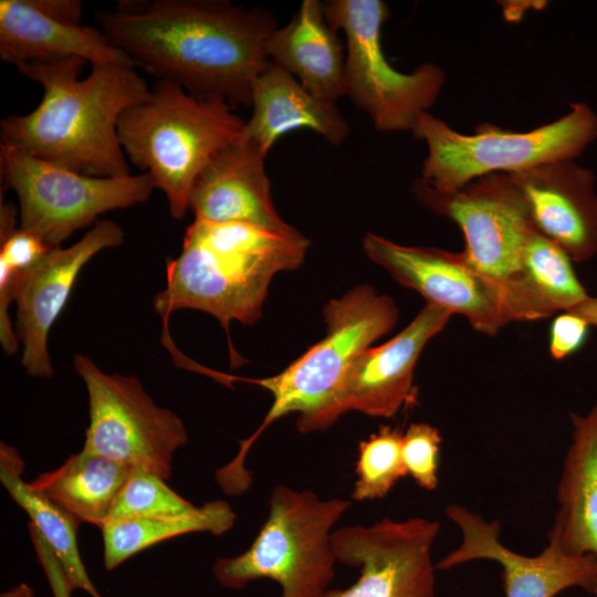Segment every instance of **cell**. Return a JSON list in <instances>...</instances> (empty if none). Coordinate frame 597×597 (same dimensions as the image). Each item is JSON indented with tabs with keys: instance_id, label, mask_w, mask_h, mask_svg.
<instances>
[{
	"instance_id": "6da1fadb",
	"label": "cell",
	"mask_w": 597,
	"mask_h": 597,
	"mask_svg": "<svg viewBox=\"0 0 597 597\" xmlns=\"http://www.w3.org/2000/svg\"><path fill=\"white\" fill-rule=\"evenodd\" d=\"M100 30L134 63L199 98L251 105L270 60L272 13L229 1H125L95 15Z\"/></svg>"
},
{
	"instance_id": "7a4b0ae2",
	"label": "cell",
	"mask_w": 597,
	"mask_h": 597,
	"mask_svg": "<svg viewBox=\"0 0 597 597\" xmlns=\"http://www.w3.org/2000/svg\"><path fill=\"white\" fill-rule=\"evenodd\" d=\"M86 62L69 57L19 66L21 74L43 86L44 94L31 113L1 119L2 143L86 176L130 175L117 123L150 90L134 66L118 63L92 64L81 80Z\"/></svg>"
},
{
	"instance_id": "3957f363",
	"label": "cell",
	"mask_w": 597,
	"mask_h": 597,
	"mask_svg": "<svg viewBox=\"0 0 597 597\" xmlns=\"http://www.w3.org/2000/svg\"><path fill=\"white\" fill-rule=\"evenodd\" d=\"M310 242L301 233L277 234L244 223L195 219L180 254L168 261L166 286L154 296L165 321L178 310H198L216 317L226 331L232 321L253 325L262 315L271 280L298 268ZM233 365L242 364L230 343Z\"/></svg>"
},
{
	"instance_id": "277c9868",
	"label": "cell",
	"mask_w": 597,
	"mask_h": 597,
	"mask_svg": "<svg viewBox=\"0 0 597 597\" xmlns=\"http://www.w3.org/2000/svg\"><path fill=\"white\" fill-rule=\"evenodd\" d=\"M326 335L277 375L233 380L255 384L270 392L272 405L261 426L240 442L235 457L216 471L228 489L242 491L252 483L245 467L250 448L275 420L297 413L296 428L302 433L326 429V418L353 360L388 333L399 318L395 302L363 284L323 307Z\"/></svg>"
},
{
	"instance_id": "5b68a950",
	"label": "cell",
	"mask_w": 597,
	"mask_h": 597,
	"mask_svg": "<svg viewBox=\"0 0 597 597\" xmlns=\"http://www.w3.org/2000/svg\"><path fill=\"white\" fill-rule=\"evenodd\" d=\"M244 123L223 98H199L159 80L146 100L123 112L117 135L130 163L153 177L171 217L180 220L196 178Z\"/></svg>"
},
{
	"instance_id": "8992f818",
	"label": "cell",
	"mask_w": 597,
	"mask_h": 597,
	"mask_svg": "<svg viewBox=\"0 0 597 597\" xmlns=\"http://www.w3.org/2000/svg\"><path fill=\"white\" fill-rule=\"evenodd\" d=\"M349 507L347 500H323L312 491L275 485L269 515L250 547L213 563L216 582L241 589L268 578L279 584L281 597H325L337 563L333 528Z\"/></svg>"
},
{
	"instance_id": "52a82bcc",
	"label": "cell",
	"mask_w": 597,
	"mask_h": 597,
	"mask_svg": "<svg viewBox=\"0 0 597 597\" xmlns=\"http://www.w3.org/2000/svg\"><path fill=\"white\" fill-rule=\"evenodd\" d=\"M569 106L566 115L530 132L482 124L472 135L458 133L425 112L411 132L428 148L420 179L448 192L486 175L515 174L546 163L574 160L596 139L597 115L584 102Z\"/></svg>"
},
{
	"instance_id": "ba28073f",
	"label": "cell",
	"mask_w": 597,
	"mask_h": 597,
	"mask_svg": "<svg viewBox=\"0 0 597 597\" xmlns=\"http://www.w3.org/2000/svg\"><path fill=\"white\" fill-rule=\"evenodd\" d=\"M323 3L329 25L346 36V95L377 130L412 132L420 115L437 101L446 81L443 70L425 63L402 73L388 62L381 45V29L389 17L384 1Z\"/></svg>"
},
{
	"instance_id": "9c48e42d",
	"label": "cell",
	"mask_w": 597,
	"mask_h": 597,
	"mask_svg": "<svg viewBox=\"0 0 597 597\" xmlns=\"http://www.w3.org/2000/svg\"><path fill=\"white\" fill-rule=\"evenodd\" d=\"M1 178L19 200L20 228L50 249L61 247L100 214L146 202L156 188L148 172L92 177L0 145Z\"/></svg>"
},
{
	"instance_id": "30bf717a",
	"label": "cell",
	"mask_w": 597,
	"mask_h": 597,
	"mask_svg": "<svg viewBox=\"0 0 597 597\" xmlns=\"http://www.w3.org/2000/svg\"><path fill=\"white\" fill-rule=\"evenodd\" d=\"M73 365L88 395L83 450L167 481L176 451L188 442L182 420L156 405L137 377L104 373L82 354Z\"/></svg>"
},
{
	"instance_id": "8fae6325",
	"label": "cell",
	"mask_w": 597,
	"mask_h": 597,
	"mask_svg": "<svg viewBox=\"0 0 597 597\" xmlns=\"http://www.w3.org/2000/svg\"><path fill=\"white\" fill-rule=\"evenodd\" d=\"M412 191L427 208L460 227L465 240V258L504 289L510 307L511 289L535 229L511 176L486 175L448 192L436 190L419 178Z\"/></svg>"
},
{
	"instance_id": "7c38bea8",
	"label": "cell",
	"mask_w": 597,
	"mask_h": 597,
	"mask_svg": "<svg viewBox=\"0 0 597 597\" xmlns=\"http://www.w3.org/2000/svg\"><path fill=\"white\" fill-rule=\"evenodd\" d=\"M440 523L427 517L381 519L335 530L337 563L360 569L358 579L325 597H436L432 546Z\"/></svg>"
},
{
	"instance_id": "4fadbf2b",
	"label": "cell",
	"mask_w": 597,
	"mask_h": 597,
	"mask_svg": "<svg viewBox=\"0 0 597 597\" xmlns=\"http://www.w3.org/2000/svg\"><path fill=\"white\" fill-rule=\"evenodd\" d=\"M363 249L396 282L418 292L427 304L464 316L480 333L494 336L513 322L504 289L463 252L402 245L371 232L364 237Z\"/></svg>"
},
{
	"instance_id": "5bb4252c",
	"label": "cell",
	"mask_w": 597,
	"mask_h": 597,
	"mask_svg": "<svg viewBox=\"0 0 597 597\" xmlns=\"http://www.w3.org/2000/svg\"><path fill=\"white\" fill-rule=\"evenodd\" d=\"M444 513L458 526L462 540L436 564L437 569L493 561L502 567L505 597H555L573 587L596 594L597 559L567 553L554 535H547L548 543L540 554L526 556L501 543L499 521H488L455 503L448 504Z\"/></svg>"
},
{
	"instance_id": "9a60e30c",
	"label": "cell",
	"mask_w": 597,
	"mask_h": 597,
	"mask_svg": "<svg viewBox=\"0 0 597 597\" xmlns=\"http://www.w3.org/2000/svg\"><path fill=\"white\" fill-rule=\"evenodd\" d=\"M124 232L112 220H101L75 244L53 248L17 284V328L22 343L21 364L36 378H51L48 349L51 327L64 308L82 268L100 251L123 243Z\"/></svg>"
},
{
	"instance_id": "2e32d148",
	"label": "cell",
	"mask_w": 597,
	"mask_h": 597,
	"mask_svg": "<svg viewBox=\"0 0 597 597\" xmlns=\"http://www.w3.org/2000/svg\"><path fill=\"white\" fill-rule=\"evenodd\" d=\"M452 314L426 304L388 342L363 350L349 366L326 418V429L347 411L391 418L413 400V373L427 343L448 324Z\"/></svg>"
},
{
	"instance_id": "e0dca14e",
	"label": "cell",
	"mask_w": 597,
	"mask_h": 597,
	"mask_svg": "<svg viewBox=\"0 0 597 597\" xmlns=\"http://www.w3.org/2000/svg\"><path fill=\"white\" fill-rule=\"evenodd\" d=\"M541 234L577 263L597 253V192L591 170L574 160L546 163L509 174Z\"/></svg>"
},
{
	"instance_id": "ac0fdd59",
	"label": "cell",
	"mask_w": 597,
	"mask_h": 597,
	"mask_svg": "<svg viewBox=\"0 0 597 597\" xmlns=\"http://www.w3.org/2000/svg\"><path fill=\"white\" fill-rule=\"evenodd\" d=\"M265 157L240 136L217 153L191 187L188 209L195 219L244 223L286 237L301 234L275 210Z\"/></svg>"
},
{
	"instance_id": "d6986e66",
	"label": "cell",
	"mask_w": 597,
	"mask_h": 597,
	"mask_svg": "<svg viewBox=\"0 0 597 597\" xmlns=\"http://www.w3.org/2000/svg\"><path fill=\"white\" fill-rule=\"evenodd\" d=\"M0 56L17 69L69 57H81L92 64L118 63L135 67L100 29L53 20L35 9L30 0L0 1Z\"/></svg>"
},
{
	"instance_id": "ffe728a7",
	"label": "cell",
	"mask_w": 597,
	"mask_h": 597,
	"mask_svg": "<svg viewBox=\"0 0 597 597\" xmlns=\"http://www.w3.org/2000/svg\"><path fill=\"white\" fill-rule=\"evenodd\" d=\"M249 121L240 137L255 145L265 156L284 134L311 129L332 145H341L349 125L335 104L307 91L293 75L273 62L252 85Z\"/></svg>"
},
{
	"instance_id": "44dd1931",
	"label": "cell",
	"mask_w": 597,
	"mask_h": 597,
	"mask_svg": "<svg viewBox=\"0 0 597 597\" xmlns=\"http://www.w3.org/2000/svg\"><path fill=\"white\" fill-rule=\"evenodd\" d=\"M336 32L325 17L323 2L303 0L293 19L271 34L268 59L312 94L334 104L346 95V54Z\"/></svg>"
},
{
	"instance_id": "7402d4cb",
	"label": "cell",
	"mask_w": 597,
	"mask_h": 597,
	"mask_svg": "<svg viewBox=\"0 0 597 597\" xmlns=\"http://www.w3.org/2000/svg\"><path fill=\"white\" fill-rule=\"evenodd\" d=\"M572 440L557 485L558 507L548 534L572 555L597 559V402L570 413Z\"/></svg>"
},
{
	"instance_id": "603a6c76",
	"label": "cell",
	"mask_w": 597,
	"mask_h": 597,
	"mask_svg": "<svg viewBox=\"0 0 597 597\" xmlns=\"http://www.w3.org/2000/svg\"><path fill=\"white\" fill-rule=\"evenodd\" d=\"M568 254L535 229L526 243L510 304L514 322L567 312L589 297Z\"/></svg>"
},
{
	"instance_id": "cb8c5ba5",
	"label": "cell",
	"mask_w": 597,
	"mask_h": 597,
	"mask_svg": "<svg viewBox=\"0 0 597 597\" xmlns=\"http://www.w3.org/2000/svg\"><path fill=\"white\" fill-rule=\"evenodd\" d=\"M132 468L85 450L59 468L39 474L30 485L78 523L102 527Z\"/></svg>"
},
{
	"instance_id": "d4e9b609",
	"label": "cell",
	"mask_w": 597,
	"mask_h": 597,
	"mask_svg": "<svg viewBox=\"0 0 597 597\" xmlns=\"http://www.w3.org/2000/svg\"><path fill=\"white\" fill-rule=\"evenodd\" d=\"M24 461L12 446L0 443V481L54 552L72 588L103 597L91 580L77 545L78 522L22 478Z\"/></svg>"
},
{
	"instance_id": "484cf974",
	"label": "cell",
	"mask_w": 597,
	"mask_h": 597,
	"mask_svg": "<svg viewBox=\"0 0 597 597\" xmlns=\"http://www.w3.org/2000/svg\"><path fill=\"white\" fill-rule=\"evenodd\" d=\"M235 520L228 502L216 500L182 513L107 522L101 527L104 566L113 570L142 551L184 534L221 535Z\"/></svg>"
},
{
	"instance_id": "4316f807",
	"label": "cell",
	"mask_w": 597,
	"mask_h": 597,
	"mask_svg": "<svg viewBox=\"0 0 597 597\" xmlns=\"http://www.w3.org/2000/svg\"><path fill=\"white\" fill-rule=\"evenodd\" d=\"M402 434L398 427L381 426L376 433L358 443L353 500L381 499L407 476L401 455Z\"/></svg>"
},
{
	"instance_id": "83f0119b",
	"label": "cell",
	"mask_w": 597,
	"mask_h": 597,
	"mask_svg": "<svg viewBox=\"0 0 597 597\" xmlns=\"http://www.w3.org/2000/svg\"><path fill=\"white\" fill-rule=\"evenodd\" d=\"M196 505L167 485L166 480L143 469H132L107 522L153 517L189 511Z\"/></svg>"
},
{
	"instance_id": "f1b7e54d",
	"label": "cell",
	"mask_w": 597,
	"mask_h": 597,
	"mask_svg": "<svg viewBox=\"0 0 597 597\" xmlns=\"http://www.w3.org/2000/svg\"><path fill=\"white\" fill-rule=\"evenodd\" d=\"M441 442L440 431L426 422L411 423L402 434L401 455L407 475L427 491L436 490L439 483Z\"/></svg>"
},
{
	"instance_id": "f546056e",
	"label": "cell",
	"mask_w": 597,
	"mask_h": 597,
	"mask_svg": "<svg viewBox=\"0 0 597 597\" xmlns=\"http://www.w3.org/2000/svg\"><path fill=\"white\" fill-rule=\"evenodd\" d=\"M51 250L39 237L21 228L0 234V263L28 271Z\"/></svg>"
},
{
	"instance_id": "4dcf8cb0",
	"label": "cell",
	"mask_w": 597,
	"mask_h": 597,
	"mask_svg": "<svg viewBox=\"0 0 597 597\" xmlns=\"http://www.w3.org/2000/svg\"><path fill=\"white\" fill-rule=\"evenodd\" d=\"M589 324L580 316L563 312L549 327V353L556 360H562L576 353L584 345Z\"/></svg>"
},
{
	"instance_id": "1f68e13d",
	"label": "cell",
	"mask_w": 597,
	"mask_h": 597,
	"mask_svg": "<svg viewBox=\"0 0 597 597\" xmlns=\"http://www.w3.org/2000/svg\"><path fill=\"white\" fill-rule=\"evenodd\" d=\"M28 528L38 561L48 579L53 597H71L74 589L54 552L31 522Z\"/></svg>"
},
{
	"instance_id": "d6a6232c",
	"label": "cell",
	"mask_w": 597,
	"mask_h": 597,
	"mask_svg": "<svg viewBox=\"0 0 597 597\" xmlns=\"http://www.w3.org/2000/svg\"><path fill=\"white\" fill-rule=\"evenodd\" d=\"M46 17L70 24H81L83 4L78 0H30Z\"/></svg>"
},
{
	"instance_id": "836d02e7",
	"label": "cell",
	"mask_w": 597,
	"mask_h": 597,
	"mask_svg": "<svg viewBox=\"0 0 597 597\" xmlns=\"http://www.w3.org/2000/svg\"><path fill=\"white\" fill-rule=\"evenodd\" d=\"M583 317L589 326L597 327V295L589 296L587 300L567 311Z\"/></svg>"
},
{
	"instance_id": "e575fe53",
	"label": "cell",
	"mask_w": 597,
	"mask_h": 597,
	"mask_svg": "<svg viewBox=\"0 0 597 597\" xmlns=\"http://www.w3.org/2000/svg\"><path fill=\"white\" fill-rule=\"evenodd\" d=\"M0 597H35L34 589L25 583H20L6 591Z\"/></svg>"
},
{
	"instance_id": "d590c367",
	"label": "cell",
	"mask_w": 597,
	"mask_h": 597,
	"mask_svg": "<svg viewBox=\"0 0 597 597\" xmlns=\"http://www.w3.org/2000/svg\"><path fill=\"white\" fill-rule=\"evenodd\" d=\"M595 596L597 597V591H596Z\"/></svg>"
}]
</instances>
